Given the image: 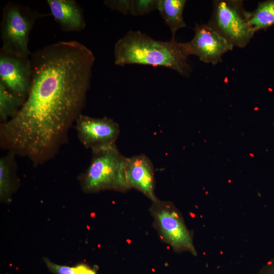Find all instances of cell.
I'll return each mask as SVG.
<instances>
[{"label":"cell","instance_id":"d6986e66","mask_svg":"<svg viewBox=\"0 0 274 274\" xmlns=\"http://www.w3.org/2000/svg\"><path fill=\"white\" fill-rule=\"evenodd\" d=\"M257 274H274V259L267 261Z\"/></svg>","mask_w":274,"mask_h":274},{"label":"cell","instance_id":"277c9868","mask_svg":"<svg viewBox=\"0 0 274 274\" xmlns=\"http://www.w3.org/2000/svg\"><path fill=\"white\" fill-rule=\"evenodd\" d=\"M207 25L213 29L233 48H244L255 32L249 22V12L242 1L217 0Z\"/></svg>","mask_w":274,"mask_h":274},{"label":"cell","instance_id":"30bf717a","mask_svg":"<svg viewBox=\"0 0 274 274\" xmlns=\"http://www.w3.org/2000/svg\"><path fill=\"white\" fill-rule=\"evenodd\" d=\"M126 178L131 189L142 193L151 201L157 197L155 194L154 169L151 160L145 154L127 157Z\"/></svg>","mask_w":274,"mask_h":274},{"label":"cell","instance_id":"8992f818","mask_svg":"<svg viewBox=\"0 0 274 274\" xmlns=\"http://www.w3.org/2000/svg\"><path fill=\"white\" fill-rule=\"evenodd\" d=\"M149 212L153 225L161 241L176 252H188L196 255L192 233L173 203L157 198L152 201Z\"/></svg>","mask_w":274,"mask_h":274},{"label":"cell","instance_id":"7c38bea8","mask_svg":"<svg viewBox=\"0 0 274 274\" xmlns=\"http://www.w3.org/2000/svg\"><path fill=\"white\" fill-rule=\"evenodd\" d=\"M186 2V0H158L157 10L170 29L172 40H175L177 30L187 27L183 16Z\"/></svg>","mask_w":274,"mask_h":274},{"label":"cell","instance_id":"52a82bcc","mask_svg":"<svg viewBox=\"0 0 274 274\" xmlns=\"http://www.w3.org/2000/svg\"><path fill=\"white\" fill-rule=\"evenodd\" d=\"M75 122L78 138L86 149L92 151L116 144L120 128L113 120L107 117L93 118L82 114Z\"/></svg>","mask_w":274,"mask_h":274},{"label":"cell","instance_id":"9a60e30c","mask_svg":"<svg viewBox=\"0 0 274 274\" xmlns=\"http://www.w3.org/2000/svg\"><path fill=\"white\" fill-rule=\"evenodd\" d=\"M16 155L12 152L0 159V197L1 200L10 198L13 189L12 173L15 166Z\"/></svg>","mask_w":274,"mask_h":274},{"label":"cell","instance_id":"6da1fadb","mask_svg":"<svg viewBox=\"0 0 274 274\" xmlns=\"http://www.w3.org/2000/svg\"><path fill=\"white\" fill-rule=\"evenodd\" d=\"M30 56L28 95L16 116L1 124L0 146L36 166L67 143L86 104L95 57L76 41L52 44Z\"/></svg>","mask_w":274,"mask_h":274},{"label":"cell","instance_id":"3957f363","mask_svg":"<svg viewBox=\"0 0 274 274\" xmlns=\"http://www.w3.org/2000/svg\"><path fill=\"white\" fill-rule=\"evenodd\" d=\"M91 162L83 177V189L88 192L114 190L125 192L130 188L125 168L127 157L116 144L92 151Z\"/></svg>","mask_w":274,"mask_h":274},{"label":"cell","instance_id":"7a4b0ae2","mask_svg":"<svg viewBox=\"0 0 274 274\" xmlns=\"http://www.w3.org/2000/svg\"><path fill=\"white\" fill-rule=\"evenodd\" d=\"M191 55L188 43L175 40H155L140 31H129L115 44V63L117 65L137 64L163 66L182 76H190L192 70L188 62Z\"/></svg>","mask_w":274,"mask_h":274},{"label":"cell","instance_id":"8fae6325","mask_svg":"<svg viewBox=\"0 0 274 274\" xmlns=\"http://www.w3.org/2000/svg\"><path fill=\"white\" fill-rule=\"evenodd\" d=\"M51 14L65 31H80L86 26L83 12L74 0H47Z\"/></svg>","mask_w":274,"mask_h":274},{"label":"cell","instance_id":"e0dca14e","mask_svg":"<svg viewBox=\"0 0 274 274\" xmlns=\"http://www.w3.org/2000/svg\"><path fill=\"white\" fill-rule=\"evenodd\" d=\"M158 0H132L130 14L138 16L157 9Z\"/></svg>","mask_w":274,"mask_h":274},{"label":"cell","instance_id":"4fadbf2b","mask_svg":"<svg viewBox=\"0 0 274 274\" xmlns=\"http://www.w3.org/2000/svg\"><path fill=\"white\" fill-rule=\"evenodd\" d=\"M249 22L255 32L274 24V0L258 3L256 9L249 12Z\"/></svg>","mask_w":274,"mask_h":274},{"label":"cell","instance_id":"5bb4252c","mask_svg":"<svg viewBox=\"0 0 274 274\" xmlns=\"http://www.w3.org/2000/svg\"><path fill=\"white\" fill-rule=\"evenodd\" d=\"M24 101V100L14 94L0 82L1 124L16 116Z\"/></svg>","mask_w":274,"mask_h":274},{"label":"cell","instance_id":"ba28073f","mask_svg":"<svg viewBox=\"0 0 274 274\" xmlns=\"http://www.w3.org/2000/svg\"><path fill=\"white\" fill-rule=\"evenodd\" d=\"M29 57H22L0 51V82L10 91L25 100L31 81Z\"/></svg>","mask_w":274,"mask_h":274},{"label":"cell","instance_id":"2e32d148","mask_svg":"<svg viewBox=\"0 0 274 274\" xmlns=\"http://www.w3.org/2000/svg\"><path fill=\"white\" fill-rule=\"evenodd\" d=\"M44 261L48 268L55 274H96L95 269L86 264L70 267L55 264L48 258H44Z\"/></svg>","mask_w":274,"mask_h":274},{"label":"cell","instance_id":"ac0fdd59","mask_svg":"<svg viewBox=\"0 0 274 274\" xmlns=\"http://www.w3.org/2000/svg\"><path fill=\"white\" fill-rule=\"evenodd\" d=\"M104 3L110 9L123 14L130 13L132 0H107L105 1Z\"/></svg>","mask_w":274,"mask_h":274},{"label":"cell","instance_id":"5b68a950","mask_svg":"<svg viewBox=\"0 0 274 274\" xmlns=\"http://www.w3.org/2000/svg\"><path fill=\"white\" fill-rule=\"evenodd\" d=\"M42 16L31 8L12 2L3 8L1 23V51L29 57V34L36 20Z\"/></svg>","mask_w":274,"mask_h":274},{"label":"cell","instance_id":"9c48e42d","mask_svg":"<svg viewBox=\"0 0 274 274\" xmlns=\"http://www.w3.org/2000/svg\"><path fill=\"white\" fill-rule=\"evenodd\" d=\"M194 35L188 43L191 55L214 65L222 61L223 55L233 47L209 25L196 24Z\"/></svg>","mask_w":274,"mask_h":274}]
</instances>
